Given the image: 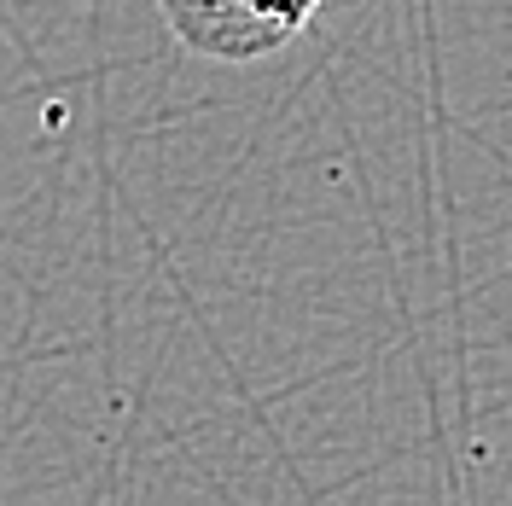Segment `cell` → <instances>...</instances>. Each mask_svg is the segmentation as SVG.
I'll return each mask as SVG.
<instances>
[{"instance_id": "obj_1", "label": "cell", "mask_w": 512, "mask_h": 506, "mask_svg": "<svg viewBox=\"0 0 512 506\" xmlns=\"http://www.w3.org/2000/svg\"><path fill=\"white\" fill-rule=\"evenodd\" d=\"M158 12L187 53L216 64H256L291 47V35L256 18L245 0H158Z\"/></svg>"}, {"instance_id": "obj_2", "label": "cell", "mask_w": 512, "mask_h": 506, "mask_svg": "<svg viewBox=\"0 0 512 506\" xmlns=\"http://www.w3.org/2000/svg\"><path fill=\"white\" fill-rule=\"evenodd\" d=\"M245 6H251L256 18H268L274 30H286L291 41H297V35L309 30V18H315L326 0H245Z\"/></svg>"}]
</instances>
